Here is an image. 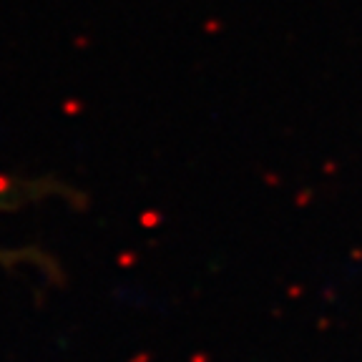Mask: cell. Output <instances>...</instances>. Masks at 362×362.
I'll return each instance as SVG.
<instances>
[{
	"instance_id": "1",
	"label": "cell",
	"mask_w": 362,
	"mask_h": 362,
	"mask_svg": "<svg viewBox=\"0 0 362 362\" xmlns=\"http://www.w3.org/2000/svg\"><path fill=\"white\" fill-rule=\"evenodd\" d=\"M21 189L0 192V211L13 209L21 202ZM23 264H43L35 252H18V249H0V267H23Z\"/></svg>"
}]
</instances>
